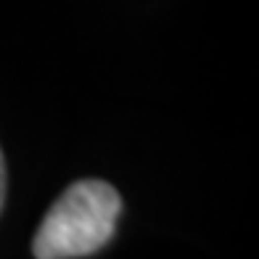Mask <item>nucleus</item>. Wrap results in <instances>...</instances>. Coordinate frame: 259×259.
I'll use <instances>...</instances> for the list:
<instances>
[{
	"mask_svg": "<svg viewBox=\"0 0 259 259\" xmlns=\"http://www.w3.org/2000/svg\"><path fill=\"white\" fill-rule=\"evenodd\" d=\"M122 198L103 180H79L56 198L34 233L32 251L37 259L90 256L111 241Z\"/></svg>",
	"mask_w": 259,
	"mask_h": 259,
	"instance_id": "nucleus-1",
	"label": "nucleus"
},
{
	"mask_svg": "<svg viewBox=\"0 0 259 259\" xmlns=\"http://www.w3.org/2000/svg\"><path fill=\"white\" fill-rule=\"evenodd\" d=\"M3 201H6V161L0 154V209H3Z\"/></svg>",
	"mask_w": 259,
	"mask_h": 259,
	"instance_id": "nucleus-2",
	"label": "nucleus"
}]
</instances>
